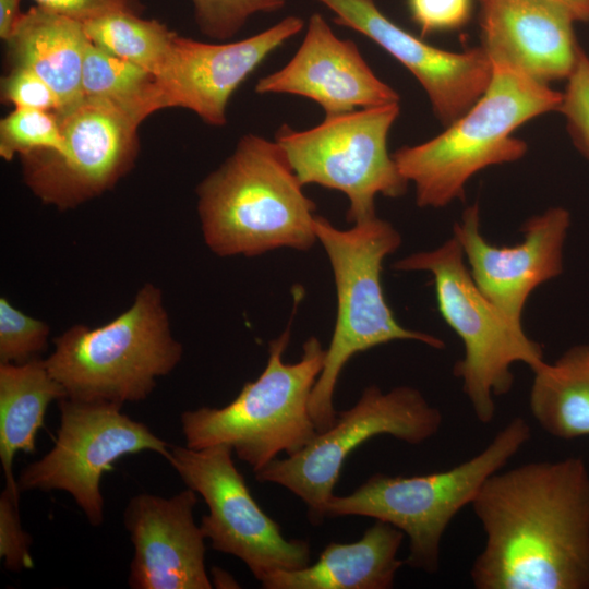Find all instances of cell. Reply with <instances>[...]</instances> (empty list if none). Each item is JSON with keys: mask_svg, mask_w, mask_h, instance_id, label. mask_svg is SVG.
Segmentation results:
<instances>
[{"mask_svg": "<svg viewBox=\"0 0 589 589\" xmlns=\"http://www.w3.org/2000/svg\"><path fill=\"white\" fill-rule=\"evenodd\" d=\"M88 39L101 49L156 75L176 36L163 23L128 11L106 13L83 22Z\"/></svg>", "mask_w": 589, "mask_h": 589, "instance_id": "cb8c5ba5", "label": "cell"}, {"mask_svg": "<svg viewBox=\"0 0 589 589\" xmlns=\"http://www.w3.org/2000/svg\"><path fill=\"white\" fill-rule=\"evenodd\" d=\"M314 228L332 266L337 298L332 339L309 405L317 432H323L336 421L333 396L344 366L354 354L395 340H414L434 349L445 344L400 325L385 299L383 262L401 244L390 223L375 216L342 230L316 215Z\"/></svg>", "mask_w": 589, "mask_h": 589, "instance_id": "5b68a950", "label": "cell"}, {"mask_svg": "<svg viewBox=\"0 0 589 589\" xmlns=\"http://www.w3.org/2000/svg\"><path fill=\"white\" fill-rule=\"evenodd\" d=\"M40 8L80 22L116 11L140 14L139 0H34Z\"/></svg>", "mask_w": 589, "mask_h": 589, "instance_id": "d6a6232c", "label": "cell"}, {"mask_svg": "<svg viewBox=\"0 0 589 589\" xmlns=\"http://www.w3.org/2000/svg\"><path fill=\"white\" fill-rule=\"evenodd\" d=\"M21 0H0V36L7 39L21 17Z\"/></svg>", "mask_w": 589, "mask_h": 589, "instance_id": "836d02e7", "label": "cell"}, {"mask_svg": "<svg viewBox=\"0 0 589 589\" xmlns=\"http://www.w3.org/2000/svg\"><path fill=\"white\" fill-rule=\"evenodd\" d=\"M558 110L575 147L589 160V58L580 48Z\"/></svg>", "mask_w": 589, "mask_h": 589, "instance_id": "f1b7e54d", "label": "cell"}, {"mask_svg": "<svg viewBox=\"0 0 589 589\" xmlns=\"http://www.w3.org/2000/svg\"><path fill=\"white\" fill-rule=\"evenodd\" d=\"M56 115L64 152L21 156L23 179L43 203L67 211L101 195L129 172L137 155L141 121L98 97H84Z\"/></svg>", "mask_w": 589, "mask_h": 589, "instance_id": "4fadbf2b", "label": "cell"}, {"mask_svg": "<svg viewBox=\"0 0 589 589\" xmlns=\"http://www.w3.org/2000/svg\"><path fill=\"white\" fill-rule=\"evenodd\" d=\"M254 89L305 97L325 117L400 101L399 94L370 68L357 44L339 38L320 13L310 16L292 58L261 77Z\"/></svg>", "mask_w": 589, "mask_h": 589, "instance_id": "e0dca14e", "label": "cell"}, {"mask_svg": "<svg viewBox=\"0 0 589 589\" xmlns=\"http://www.w3.org/2000/svg\"><path fill=\"white\" fill-rule=\"evenodd\" d=\"M405 533L375 520L352 543L330 542L318 560L292 570H277L260 582L265 589H389L405 560L398 551Z\"/></svg>", "mask_w": 589, "mask_h": 589, "instance_id": "ffe728a7", "label": "cell"}, {"mask_svg": "<svg viewBox=\"0 0 589 589\" xmlns=\"http://www.w3.org/2000/svg\"><path fill=\"white\" fill-rule=\"evenodd\" d=\"M232 452L228 445L201 449L171 445L166 458L187 488L207 504L200 526L211 546L241 560L259 581L277 570L308 566L309 542L284 537L253 498Z\"/></svg>", "mask_w": 589, "mask_h": 589, "instance_id": "7c38bea8", "label": "cell"}, {"mask_svg": "<svg viewBox=\"0 0 589 589\" xmlns=\"http://www.w3.org/2000/svg\"><path fill=\"white\" fill-rule=\"evenodd\" d=\"M153 81L154 75L147 70L101 49L89 40L82 67L84 97L111 100L142 122L151 115Z\"/></svg>", "mask_w": 589, "mask_h": 589, "instance_id": "d4e9b609", "label": "cell"}, {"mask_svg": "<svg viewBox=\"0 0 589 589\" xmlns=\"http://www.w3.org/2000/svg\"><path fill=\"white\" fill-rule=\"evenodd\" d=\"M304 21L289 15L248 38L203 43L176 34L151 89V113L181 107L205 123L224 127L235 91L276 49L298 35Z\"/></svg>", "mask_w": 589, "mask_h": 589, "instance_id": "5bb4252c", "label": "cell"}, {"mask_svg": "<svg viewBox=\"0 0 589 589\" xmlns=\"http://www.w3.org/2000/svg\"><path fill=\"white\" fill-rule=\"evenodd\" d=\"M65 140L56 112L15 108L0 122V156L11 160L15 155L48 151L62 154Z\"/></svg>", "mask_w": 589, "mask_h": 589, "instance_id": "484cf974", "label": "cell"}, {"mask_svg": "<svg viewBox=\"0 0 589 589\" xmlns=\"http://www.w3.org/2000/svg\"><path fill=\"white\" fill-rule=\"evenodd\" d=\"M407 7L420 36L425 37L464 27L471 20L473 0H407Z\"/></svg>", "mask_w": 589, "mask_h": 589, "instance_id": "4dcf8cb0", "label": "cell"}, {"mask_svg": "<svg viewBox=\"0 0 589 589\" xmlns=\"http://www.w3.org/2000/svg\"><path fill=\"white\" fill-rule=\"evenodd\" d=\"M52 344L44 360L65 397L122 407L147 399L158 378L170 374L183 356L164 293L153 283H145L131 305L107 324H75Z\"/></svg>", "mask_w": 589, "mask_h": 589, "instance_id": "277c9868", "label": "cell"}, {"mask_svg": "<svg viewBox=\"0 0 589 589\" xmlns=\"http://www.w3.org/2000/svg\"><path fill=\"white\" fill-rule=\"evenodd\" d=\"M2 97L21 109L56 112L60 103L50 86L33 71L12 67L2 80Z\"/></svg>", "mask_w": 589, "mask_h": 589, "instance_id": "1f68e13d", "label": "cell"}, {"mask_svg": "<svg viewBox=\"0 0 589 589\" xmlns=\"http://www.w3.org/2000/svg\"><path fill=\"white\" fill-rule=\"evenodd\" d=\"M195 22L209 38L227 40L233 37L257 13H274L286 0H192Z\"/></svg>", "mask_w": 589, "mask_h": 589, "instance_id": "83f0119b", "label": "cell"}, {"mask_svg": "<svg viewBox=\"0 0 589 589\" xmlns=\"http://www.w3.org/2000/svg\"><path fill=\"white\" fill-rule=\"evenodd\" d=\"M399 103L325 117L317 125L294 130L283 124L275 141L303 185L340 191L349 200L347 220L376 216L375 199L402 196L408 181L387 149Z\"/></svg>", "mask_w": 589, "mask_h": 589, "instance_id": "9c48e42d", "label": "cell"}, {"mask_svg": "<svg viewBox=\"0 0 589 589\" xmlns=\"http://www.w3.org/2000/svg\"><path fill=\"white\" fill-rule=\"evenodd\" d=\"M396 271L429 272L440 314L461 339L465 354L454 368L477 420L490 423L494 398L514 384L512 366L522 362L533 372L544 362L541 345L496 306L477 286L453 236L436 249L416 252L394 263Z\"/></svg>", "mask_w": 589, "mask_h": 589, "instance_id": "ba28073f", "label": "cell"}, {"mask_svg": "<svg viewBox=\"0 0 589 589\" xmlns=\"http://www.w3.org/2000/svg\"><path fill=\"white\" fill-rule=\"evenodd\" d=\"M4 41L12 67L33 71L55 92L58 111L84 98L82 67L89 39L82 22L34 5Z\"/></svg>", "mask_w": 589, "mask_h": 589, "instance_id": "44dd1931", "label": "cell"}, {"mask_svg": "<svg viewBox=\"0 0 589 589\" xmlns=\"http://www.w3.org/2000/svg\"><path fill=\"white\" fill-rule=\"evenodd\" d=\"M58 405L60 424L55 444L21 470L17 486L20 492H67L88 522L98 527L105 516L103 476L128 455L148 450L167 458L171 445L145 423L123 413L122 406L68 397Z\"/></svg>", "mask_w": 589, "mask_h": 589, "instance_id": "8fae6325", "label": "cell"}, {"mask_svg": "<svg viewBox=\"0 0 589 589\" xmlns=\"http://www.w3.org/2000/svg\"><path fill=\"white\" fill-rule=\"evenodd\" d=\"M484 536L477 589H589V470L579 457L492 474L471 503Z\"/></svg>", "mask_w": 589, "mask_h": 589, "instance_id": "6da1fadb", "label": "cell"}, {"mask_svg": "<svg viewBox=\"0 0 589 589\" xmlns=\"http://www.w3.org/2000/svg\"><path fill=\"white\" fill-rule=\"evenodd\" d=\"M481 47L539 83L567 79L580 46L573 15L553 0H478Z\"/></svg>", "mask_w": 589, "mask_h": 589, "instance_id": "d6986e66", "label": "cell"}, {"mask_svg": "<svg viewBox=\"0 0 589 589\" xmlns=\"http://www.w3.org/2000/svg\"><path fill=\"white\" fill-rule=\"evenodd\" d=\"M303 187L276 141L244 134L196 188L205 244L223 257L310 250L316 207Z\"/></svg>", "mask_w": 589, "mask_h": 589, "instance_id": "7a4b0ae2", "label": "cell"}, {"mask_svg": "<svg viewBox=\"0 0 589 589\" xmlns=\"http://www.w3.org/2000/svg\"><path fill=\"white\" fill-rule=\"evenodd\" d=\"M564 7L576 22L589 23V0H553Z\"/></svg>", "mask_w": 589, "mask_h": 589, "instance_id": "e575fe53", "label": "cell"}, {"mask_svg": "<svg viewBox=\"0 0 589 589\" xmlns=\"http://www.w3.org/2000/svg\"><path fill=\"white\" fill-rule=\"evenodd\" d=\"M199 495L190 488L170 496L130 498L123 524L133 544L128 584L132 589H211L205 536L194 521Z\"/></svg>", "mask_w": 589, "mask_h": 589, "instance_id": "ac0fdd59", "label": "cell"}, {"mask_svg": "<svg viewBox=\"0 0 589 589\" xmlns=\"http://www.w3.org/2000/svg\"><path fill=\"white\" fill-rule=\"evenodd\" d=\"M529 408L553 437L589 436V344L573 346L533 371Z\"/></svg>", "mask_w": 589, "mask_h": 589, "instance_id": "603a6c76", "label": "cell"}, {"mask_svg": "<svg viewBox=\"0 0 589 589\" xmlns=\"http://www.w3.org/2000/svg\"><path fill=\"white\" fill-rule=\"evenodd\" d=\"M289 339L288 326L269 341L261 375L245 383L228 405L181 413L185 446L228 445L255 473L283 452L287 456L298 453L316 435L309 405L326 349L316 337H310L300 360L287 363L283 354Z\"/></svg>", "mask_w": 589, "mask_h": 589, "instance_id": "8992f818", "label": "cell"}, {"mask_svg": "<svg viewBox=\"0 0 589 589\" xmlns=\"http://www.w3.org/2000/svg\"><path fill=\"white\" fill-rule=\"evenodd\" d=\"M492 61L481 97L445 131L392 156L414 187L419 207L441 208L465 195L468 180L482 169L525 156L527 144L514 132L538 116L558 110L562 93L506 62Z\"/></svg>", "mask_w": 589, "mask_h": 589, "instance_id": "3957f363", "label": "cell"}, {"mask_svg": "<svg viewBox=\"0 0 589 589\" xmlns=\"http://www.w3.org/2000/svg\"><path fill=\"white\" fill-rule=\"evenodd\" d=\"M64 397L63 387L44 359L0 363V460L5 486L17 497L21 492L13 474L15 455L35 452L36 434L49 405Z\"/></svg>", "mask_w": 589, "mask_h": 589, "instance_id": "7402d4cb", "label": "cell"}, {"mask_svg": "<svg viewBox=\"0 0 589 589\" xmlns=\"http://www.w3.org/2000/svg\"><path fill=\"white\" fill-rule=\"evenodd\" d=\"M32 537L23 528L19 497L4 486L0 494V557L11 572L33 568Z\"/></svg>", "mask_w": 589, "mask_h": 589, "instance_id": "f546056e", "label": "cell"}, {"mask_svg": "<svg viewBox=\"0 0 589 589\" xmlns=\"http://www.w3.org/2000/svg\"><path fill=\"white\" fill-rule=\"evenodd\" d=\"M50 327L0 298V363H24L40 358Z\"/></svg>", "mask_w": 589, "mask_h": 589, "instance_id": "4316f807", "label": "cell"}, {"mask_svg": "<svg viewBox=\"0 0 589 589\" xmlns=\"http://www.w3.org/2000/svg\"><path fill=\"white\" fill-rule=\"evenodd\" d=\"M442 422L441 411L417 388L404 385L383 392L370 385L353 407L337 412L330 428L317 432L298 453L272 460L255 472V480L296 494L306 505L310 521L320 525L342 464L354 448L384 434L419 445L433 437Z\"/></svg>", "mask_w": 589, "mask_h": 589, "instance_id": "30bf717a", "label": "cell"}, {"mask_svg": "<svg viewBox=\"0 0 589 589\" xmlns=\"http://www.w3.org/2000/svg\"><path fill=\"white\" fill-rule=\"evenodd\" d=\"M569 226V212L561 206L551 207L524 223V239L519 243L496 247L482 236L480 208L476 203L454 225V237L479 289L509 317L521 323L530 293L563 271V247Z\"/></svg>", "mask_w": 589, "mask_h": 589, "instance_id": "2e32d148", "label": "cell"}, {"mask_svg": "<svg viewBox=\"0 0 589 589\" xmlns=\"http://www.w3.org/2000/svg\"><path fill=\"white\" fill-rule=\"evenodd\" d=\"M531 428L521 417L504 425L478 454L453 468L410 477L375 473L349 495H333L326 517L366 516L388 522L409 539L405 564L437 572L443 536L454 517L471 505L484 482L528 443Z\"/></svg>", "mask_w": 589, "mask_h": 589, "instance_id": "52a82bcc", "label": "cell"}, {"mask_svg": "<svg viewBox=\"0 0 589 589\" xmlns=\"http://www.w3.org/2000/svg\"><path fill=\"white\" fill-rule=\"evenodd\" d=\"M315 1L333 12L335 24L366 36L404 65L444 127L462 116L490 83L492 61L481 46L462 52L433 46L386 16L375 0Z\"/></svg>", "mask_w": 589, "mask_h": 589, "instance_id": "9a60e30c", "label": "cell"}]
</instances>
